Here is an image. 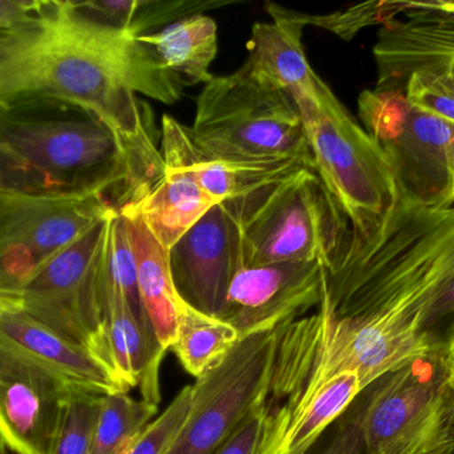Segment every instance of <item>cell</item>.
Wrapping results in <instances>:
<instances>
[{
	"label": "cell",
	"mask_w": 454,
	"mask_h": 454,
	"mask_svg": "<svg viewBox=\"0 0 454 454\" xmlns=\"http://www.w3.org/2000/svg\"><path fill=\"white\" fill-rule=\"evenodd\" d=\"M240 340L231 324L184 303L172 349L184 370L200 378L220 364Z\"/></svg>",
	"instance_id": "cell-25"
},
{
	"label": "cell",
	"mask_w": 454,
	"mask_h": 454,
	"mask_svg": "<svg viewBox=\"0 0 454 454\" xmlns=\"http://www.w3.org/2000/svg\"><path fill=\"white\" fill-rule=\"evenodd\" d=\"M397 191L431 208L454 205V124L411 106L400 132L381 143Z\"/></svg>",
	"instance_id": "cell-15"
},
{
	"label": "cell",
	"mask_w": 454,
	"mask_h": 454,
	"mask_svg": "<svg viewBox=\"0 0 454 454\" xmlns=\"http://www.w3.org/2000/svg\"><path fill=\"white\" fill-rule=\"evenodd\" d=\"M221 200L205 191L191 175L165 167L161 180L137 199L117 208L143 219L168 251Z\"/></svg>",
	"instance_id": "cell-22"
},
{
	"label": "cell",
	"mask_w": 454,
	"mask_h": 454,
	"mask_svg": "<svg viewBox=\"0 0 454 454\" xmlns=\"http://www.w3.org/2000/svg\"><path fill=\"white\" fill-rule=\"evenodd\" d=\"M384 378L359 413L367 454H454V370L444 343Z\"/></svg>",
	"instance_id": "cell-8"
},
{
	"label": "cell",
	"mask_w": 454,
	"mask_h": 454,
	"mask_svg": "<svg viewBox=\"0 0 454 454\" xmlns=\"http://www.w3.org/2000/svg\"><path fill=\"white\" fill-rule=\"evenodd\" d=\"M448 75H450V76L454 80V60L452 61V64H450V69H448Z\"/></svg>",
	"instance_id": "cell-38"
},
{
	"label": "cell",
	"mask_w": 454,
	"mask_h": 454,
	"mask_svg": "<svg viewBox=\"0 0 454 454\" xmlns=\"http://www.w3.org/2000/svg\"><path fill=\"white\" fill-rule=\"evenodd\" d=\"M121 152L111 131L56 100L0 103V189L37 195L125 191Z\"/></svg>",
	"instance_id": "cell-3"
},
{
	"label": "cell",
	"mask_w": 454,
	"mask_h": 454,
	"mask_svg": "<svg viewBox=\"0 0 454 454\" xmlns=\"http://www.w3.org/2000/svg\"><path fill=\"white\" fill-rule=\"evenodd\" d=\"M320 306L335 319L399 312L426 332L454 320V205L426 207L397 191L367 232L347 229Z\"/></svg>",
	"instance_id": "cell-2"
},
{
	"label": "cell",
	"mask_w": 454,
	"mask_h": 454,
	"mask_svg": "<svg viewBox=\"0 0 454 454\" xmlns=\"http://www.w3.org/2000/svg\"><path fill=\"white\" fill-rule=\"evenodd\" d=\"M0 454H15L12 452V450H10V448L5 447L4 444H3L2 442H0Z\"/></svg>",
	"instance_id": "cell-37"
},
{
	"label": "cell",
	"mask_w": 454,
	"mask_h": 454,
	"mask_svg": "<svg viewBox=\"0 0 454 454\" xmlns=\"http://www.w3.org/2000/svg\"><path fill=\"white\" fill-rule=\"evenodd\" d=\"M189 128L212 156L238 163H301L314 171L311 149L295 101L256 79L246 64L213 76L197 98Z\"/></svg>",
	"instance_id": "cell-5"
},
{
	"label": "cell",
	"mask_w": 454,
	"mask_h": 454,
	"mask_svg": "<svg viewBox=\"0 0 454 454\" xmlns=\"http://www.w3.org/2000/svg\"><path fill=\"white\" fill-rule=\"evenodd\" d=\"M243 267L320 261L325 269L349 228L317 172L299 171L232 199Z\"/></svg>",
	"instance_id": "cell-7"
},
{
	"label": "cell",
	"mask_w": 454,
	"mask_h": 454,
	"mask_svg": "<svg viewBox=\"0 0 454 454\" xmlns=\"http://www.w3.org/2000/svg\"><path fill=\"white\" fill-rule=\"evenodd\" d=\"M325 279L320 261L243 267L230 285L220 319L240 339L278 330L320 306Z\"/></svg>",
	"instance_id": "cell-13"
},
{
	"label": "cell",
	"mask_w": 454,
	"mask_h": 454,
	"mask_svg": "<svg viewBox=\"0 0 454 454\" xmlns=\"http://www.w3.org/2000/svg\"><path fill=\"white\" fill-rule=\"evenodd\" d=\"M108 219L96 224L43 264L13 298L0 307L18 309L35 317L90 351L100 362L104 251Z\"/></svg>",
	"instance_id": "cell-9"
},
{
	"label": "cell",
	"mask_w": 454,
	"mask_h": 454,
	"mask_svg": "<svg viewBox=\"0 0 454 454\" xmlns=\"http://www.w3.org/2000/svg\"><path fill=\"white\" fill-rule=\"evenodd\" d=\"M69 386L0 344V442L15 454H52Z\"/></svg>",
	"instance_id": "cell-14"
},
{
	"label": "cell",
	"mask_w": 454,
	"mask_h": 454,
	"mask_svg": "<svg viewBox=\"0 0 454 454\" xmlns=\"http://www.w3.org/2000/svg\"><path fill=\"white\" fill-rule=\"evenodd\" d=\"M237 0H133L127 29L138 37L152 34L160 26H170L181 19L200 15L205 11L237 4Z\"/></svg>",
	"instance_id": "cell-29"
},
{
	"label": "cell",
	"mask_w": 454,
	"mask_h": 454,
	"mask_svg": "<svg viewBox=\"0 0 454 454\" xmlns=\"http://www.w3.org/2000/svg\"><path fill=\"white\" fill-rule=\"evenodd\" d=\"M138 39L156 51L184 85L207 84L213 79L210 66L217 56L218 35L217 23L210 16H189Z\"/></svg>",
	"instance_id": "cell-24"
},
{
	"label": "cell",
	"mask_w": 454,
	"mask_h": 454,
	"mask_svg": "<svg viewBox=\"0 0 454 454\" xmlns=\"http://www.w3.org/2000/svg\"><path fill=\"white\" fill-rule=\"evenodd\" d=\"M183 88L153 48L93 18L77 2L36 0L23 20L0 34V103L56 100L95 117L119 144L124 203L165 173L137 93L175 104Z\"/></svg>",
	"instance_id": "cell-1"
},
{
	"label": "cell",
	"mask_w": 454,
	"mask_h": 454,
	"mask_svg": "<svg viewBox=\"0 0 454 454\" xmlns=\"http://www.w3.org/2000/svg\"><path fill=\"white\" fill-rule=\"evenodd\" d=\"M169 267L184 303L221 316L230 285L243 268L242 235L232 200L215 204L170 248Z\"/></svg>",
	"instance_id": "cell-12"
},
{
	"label": "cell",
	"mask_w": 454,
	"mask_h": 454,
	"mask_svg": "<svg viewBox=\"0 0 454 454\" xmlns=\"http://www.w3.org/2000/svg\"><path fill=\"white\" fill-rule=\"evenodd\" d=\"M362 392L356 373L322 381L274 408V426L262 454H307Z\"/></svg>",
	"instance_id": "cell-20"
},
{
	"label": "cell",
	"mask_w": 454,
	"mask_h": 454,
	"mask_svg": "<svg viewBox=\"0 0 454 454\" xmlns=\"http://www.w3.org/2000/svg\"><path fill=\"white\" fill-rule=\"evenodd\" d=\"M274 426V408L269 402L256 404L213 454H262Z\"/></svg>",
	"instance_id": "cell-32"
},
{
	"label": "cell",
	"mask_w": 454,
	"mask_h": 454,
	"mask_svg": "<svg viewBox=\"0 0 454 454\" xmlns=\"http://www.w3.org/2000/svg\"><path fill=\"white\" fill-rule=\"evenodd\" d=\"M442 341L397 312L335 319L322 306L277 330L269 402L279 405L344 372L362 391L439 346Z\"/></svg>",
	"instance_id": "cell-4"
},
{
	"label": "cell",
	"mask_w": 454,
	"mask_h": 454,
	"mask_svg": "<svg viewBox=\"0 0 454 454\" xmlns=\"http://www.w3.org/2000/svg\"><path fill=\"white\" fill-rule=\"evenodd\" d=\"M193 386H185L178 392L167 410L157 416L135 444L124 454H164L185 423L191 410Z\"/></svg>",
	"instance_id": "cell-30"
},
{
	"label": "cell",
	"mask_w": 454,
	"mask_h": 454,
	"mask_svg": "<svg viewBox=\"0 0 454 454\" xmlns=\"http://www.w3.org/2000/svg\"><path fill=\"white\" fill-rule=\"evenodd\" d=\"M120 212V211H119ZM121 213L128 224L137 267L141 304L165 351L170 349L184 301L176 291L169 267V251L152 234L143 219Z\"/></svg>",
	"instance_id": "cell-23"
},
{
	"label": "cell",
	"mask_w": 454,
	"mask_h": 454,
	"mask_svg": "<svg viewBox=\"0 0 454 454\" xmlns=\"http://www.w3.org/2000/svg\"><path fill=\"white\" fill-rule=\"evenodd\" d=\"M404 93L411 106L454 124V80L450 75L416 72Z\"/></svg>",
	"instance_id": "cell-31"
},
{
	"label": "cell",
	"mask_w": 454,
	"mask_h": 454,
	"mask_svg": "<svg viewBox=\"0 0 454 454\" xmlns=\"http://www.w3.org/2000/svg\"><path fill=\"white\" fill-rule=\"evenodd\" d=\"M0 344L71 386L101 396L127 394L90 351L18 309L0 308Z\"/></svg>",
	"instance_id": "cell-19"
},
{
	"label": "cell",
	"mask_w": 454,
	"mask_h": 454,
	"mask_svg": "<svg viewBox=\"0 0 454 454\" xmlns=\"http://www.w3.org/2000/svg\"><path fill=\"white\" fill-rule=\"evenodd\" d=\"M277 330L253 333L193 384L191 410L164 454H213L269 396Z\"/></svg>",
	"instance_id": "cell-11"
},
{
	"label": "cell",
	"mask_w": 454,
	"mask_h": 454,
	"mask_svg": "<svg viewBox=\"0 0 454 454\" xmlns=\"http://www.w3.org/2000/svg\"><path fill=\"white\" fill-rule=\"evenodd\" d=\"M116 210L103 192L37 195L0 189V307L43 264Z\"/></svg>",
	"instance_id": "cell-10"
},
{
	"label": "cell",
	"mask_w": 454,
	"mask_h": 454,
	"mask_svg": "<svg viewBox=\"0 0 454 454\" xmlns=\"http://www.w3.org/2000/svg\"><path fill=\"white\" fill-rule=\"evenodd\" d=\"M405 20L380 29L373 48L381 91L405 92L416 72L448 74L454 60V12L440 2H408Z\"/></svg>",
	"instance_id": "cell-16"
},
{
	"label": "cell",
	"mask_w": 454,
	"mask_h": 454,
	"mask_svg": "<svg viewBox=\"0 0 454 454\" xmlns=\"http://www.w3.org/2000/svg\"><path fill=\"white\" fill-rule=\"evenodd\" d=\"M159 407L128 394H106L101 400L90 454H124L157 418Z\"/></svg>",
	"instance_id": "cell-26"
},
{
	"label": "cell",
	"mask_w": 454,
	"mask_h": 454,
	"mask_svg": "<svg viewBox=\"0 0 454 454\" xmlns=\"http://www.w3.org/2000/svg\"><path fill=\"white\" fill-rule=\"evenodd\" d=\"M161 154L165 167L188 173L221 202L239 199L309 168L295 162L238 163L218 159L202 151L192 139L189 128L169 115L162 117Z\"/></svg>",
	"instance_id": "cell-18"
},
{
	"label": "cell",
	"mask_w": 454,
	"mask_h": 454,
	"mask_svg": "<svg viewBox=\"0 0 454 454\" xmlns=\"http://www.w3.org/2000/svg\"><path fill=\"white\" fill-rule=\"evenodd\" d=\"M314 171L355 234H364L396 199L383 147L347 111L325 82L315 96L295 99Z\"/></svg>",
	"instance_id": "cell-6"
},
{
	"label": "cell",
	"mask_w": 454,
	"mask_h": 454,
	"mask_svg": "<svg viewBox=\"0 0 454 454\" xmlns=\"http://www.w3.org/2000/svg\"><path fill=\"white\" fill-rule=\"evenodd\" d=\"M440 4H442L445 10L452 11V12H454V2H440Z\"/></svg>",
	"instance_id": "cell-36"
},
{
	"label": "cell",
	"mask_w": 454,
	"mask_h": 454,
	"mask_svg": "<svg viewBox=\"0 0 454 454\" xmlns=\"http://www.w3.org/2000/svg\"><path fill=\"white\" fill-rule=\"evenodd\" d=\"M103 397L95 392L69 386L52 454H90Z\"/></svg>",
	"instance_id": "cell-28"
},
{
	"label": "cell",
	"mask_w": 454,
	"mask_h": 454,
	"mask_svg": "<svg viewBox=\"0 0 454 454\" xmlns=\"http://www.w3.org/2000/svg\"><path fill=\"white\" fill-rule=\"evenodd\" d=\"M407 5L408 2H370L327 15H309L275 3H266V10L271 18L279 16L299 24L303 28L307 26L319 27L338 35L341 39L351 40L365 27L379 23L386 26L391 23L399 13L404 12Z\"/></svg>",
	"instance_id": "cell-27"
},
{
	"label": "cell",
	"mask_w": 454,
	"mask_h": 454,
	"mask_svg": "<svg viewBox=\"0 0 454 454\" xmlns=\"http://www.w3.org/2000/svg\"><path fill=\"white\" fill-rule=\"evenodd\" d=\"M106 252V251H104ZM103 362L122 391L140 389L141 400L159 407L160 367L165 349L156 331L144 324L128 306L124 295L103 271Z\"/></svg>",
	"instance_id": "cell-17"
},
{
	"label": "cell",
	"mask_w": 454,
	"mask_h": 454,
	"mask_svg": "<svg viewBox=\"0 0 454 454\" xmlns=\"http://www.w3.org/2000/svg\"><path fill=\"white\" fill-rule=\"evenodd\" d=\"M317 454H367L360 431L359 413L343 424L330 444Z\"/></svg>",
	"instance_id": "cell-33"
},
{
	"label": "cell",
	"mask_w": 454,
	"mask_h": 454,
	"mask_svg": "<svg viewBox=\"0 0 454 454\" xmlns=\"http://www.w3.org/2000/svg\"><path fill=\"white\" fill-rule=\"evenodd\" d=\"M272 20L254 24L246 66L256 79L288 93L294 100L315 96L323 80L307 60L303 27L279 16H272Z\"/></svg>",
	"instance_id": "cell-21"
},
{
	"label": "cell",
	"mask_w": 454,
	"mask_h": 454,
	"mask_svg": "<svg viewBox=\"0 0 454 454\" xmlns=\"http://www.w3.org/2000/svg\"><path fill=\"white\" fill-rule=\"evenodd\" d=\"M35 4L36 0H0V34L23 20Z\"/></svg>",
	"instance_id": "cell-34"
},
{
	"label": "cell",
	"mask_w": 454,
	"mask_h": 454,
	"mask_svg": "<svg viewBox=\"0 0 454 454\" xmlns=\"http://www.w3.org/2000/svg\"><path fill=\"white\" fill-rule=\"evenodd\" d=\"M450 336H448V340L444 343L445 354H447L448 360H450V364L452 365L454 370V320L452 323V327H450Z\"/></svg>",
	"instance_id": "cell-35"
}]
</instances>
